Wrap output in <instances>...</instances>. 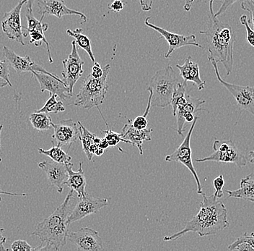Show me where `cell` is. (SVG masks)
Wrapping results in <instances>:
<instances>
[{"label": "cell", "instance_id": "6da1fadb", "mask_svg": "<svg viewBox=\"0 0 254 251\" xmlns=\"http://www.w3.org/2000/svg\"><path fill=\"white\" fill-rule=\"evenodd\" d=\"M198 214L187 222L181 231L164 237V241H175L188 233H196L200 237L214 235L229 227L228 210L225 204L213 195L206 196L202 193Z\"/></svg>", "mask_w": 254, "mask_h": 251}, {"label": "cell", "instance_id": "7a4b0ae2", "mask_svg": "<svg viewBox=\"0 0 254 251\" xmlns=\"http://www.w3.org/2000/svg\"><path fill=\"white\" fill-rule=\"evenodd\" d=\"M214 1L209 0L207 29L199 31V33L205 36L208 57H212L217 63H221L229 76L233 72L234 64L233 50L236 35L229 23H222L214 15Z\"/></svg>", "mask_w": 254, "mask_h": 251}, {"label": "cell", "instance_id": "3957f363", "mask_svg": "<svg viewBox=\"0 0 254 251\" xmlns=\"http://www.w3.org/2000/svg\"><path fill=\"white\" fill-rule=\"evenodd\" d=\"M74 193V190L70 189L63 203L49 217L39 222L31 234L38 237L41 243L51 245L55 251L61 250L66 244L70 201Z\"/></svg>", "mask_w": 254, "mask_h": 251}, {"label": "cell", "instance_id": "277c9868", "mask_svg": "<svg viewBox=\"0 0 254 251\" xmlns=\"http://www.w3.org/2000/svg\"><path fill=\"white\" fill-rule=\"evenodd\" d=\"M110 69L111 65H106L103 68V76L100 79H95L91 74L88 75L82 81L80 90L73 104L87 109L101 105L109 89L107 79Z\"/></svg>", "mask_w": 254, "mask_h": 251}, {"label": "cell", "instance_id": "5b68a950", "mask_svg": "<svg viewBox=\"0 0 254 251\" xmlns=\"http://www.w3.org/2000/svg\"><path fill=\"white\" fill-rule=\"evenodd\" d=\"M179 83L171 65L157 71L150 79L147 88L152 93V106L164 108L170 105L175 88Z\"/></svg>", "mask_w": 254, "mask_h": 251}, {"label": "cell", "instance_id": "8992f818", "mask_svg": "<svg viewBox=\"0 0 254 251\" xmlns=\"http://www.w3.org/2000/svg\"><path fill=\"white\" fill-rule=\"evenodd\" d=\"M214 152L209 157L198 158L196 162L202 163L206 162H222L233 164L239 168L244 167L248 164L247 157L238 149L235 143L231 140L220 141L214 140L212 145Z\"/></svg>", "mask_w": 254, "mask_h": 251}, {"label": "cell", "instance_id": "52a82bcc", "mask_svg": "<svg viewBox=\"0 0 254 251\" xmlns=\"http://www.w3.org/2000/svg\"><path fill=\"white\" fill-rule=\"evenodd\" d=\"M214 68V72L219 82L231 93L241 109L249 112L254 117V86L236 85L226 82L222 79L219 72L218 63L212 57H207Z\"/></svg>", "mask_w": 254, "mask_h": 251}, {"label": "cell", "instance_id": "ba28073f", "mask_svg": "<svg viewBox=\"0 0 254 251\" xmlns=\"http://www.w3.org/2000/svg\"><path fill=\"white\" fill-rule=\"evenodd\" d=\"M198 119V116H196L182 144L175 150L174 153L166 156L165 157V160L168 162H180L183 165H184L190 171L193 177H194L196 187H197V193L201 195L202 194V185H201L197 172H196L194 166H193V161H192L191 147H190V138H191L192 133H193V130H194L195 126H196Z\"/></svg>", "mask_w": 254, "mask_h": 251}, {"label": "cell", "instance_id": "9c48e42d", "mask_svg": "<svg viewBox=\"0 0 254 251\" xmlns=\"http://www.w3.org/2000/svg\"><path fill=\"white\" fill-rule=\"evenodd\" d=\"M71 53L67 58L63 61V70L62 75L64 82L69 88L71 96H72L74 85L83 74L85 62L79 55L75 41H71Z\"/></svg>", "mask_w": 254, "mask_h": 251}, {"label": "cell", "instance_id": "30bf717a", "mask_svg": "<svg viewBox=\"0 0 254 251\" xmlns=\"http://www.w3.org/2000/svg\"><path fill=\"white\" fill-rule=\"evenodd\" d=\"M28 0H22L13 9L5 12L1 21L3 32L9 39L15 40L22 45H25L24 41V26L21 24V10Z\"/></svg>", "mask_w": 254, "mask_h": 251}, {"label": "cell", "instance_id": "8fae6325", "mask_svg": "<svg viewBox=\"0 0 254 251\" xmlns=\"http://www.w3.org/2000/svg\"><path fill=\"white\" fill-rule=\"evenodd\" d=\"M150 19V17H147L144 20V24L160 33L161 35V38H164L168 42V45H169V49L165 55V58H170L175 51L182 48V47H186V46H195V47L202 48V46L200 45L197 40H196L195 35L191 34L190 36H184V35L170 32L164 28H160L158 25L150 23L149 22Z\"/></svg>", "mask_w": 254, "mask_h": 251}, {"label": "cell", "instance_id": "7c38bea8", "mask_svg": "<svg viewBox=\"0 0 254 251\" xmlns=\"http://www.w3.org/2000/svg\"><path fill=\"white\" fill-rule=\"evenodd\" d=\"M68 238L79 251H103L102 238L96 230L82 227L78 231L68 235Z\"/></svg>", "mask_w": 254, "mask_h": 251}, {"label": "cell", "instance_id": "4fadbf2b", "mask_svg": "<svg viewBox=\"0 0 254 251\" xmlns=\"http://www.w3.org/2000/svg\"><path fill=\"white\" fill-rule=\"evenodd\" d=\"M27 22H28V27H24V30H25V33H24V36L26 38L27 36H30V44H34L36 47H41L43 43L47 45L48 52V57H49V63H53V58L52 57V52H51L50 46L49 42L45 37L44 33L47 31L49 28V25L47 23H43L44 16H41L40 20H37L33 16V12H26Z\"/></svg>", "mask_w": 254, "mask_h": 251}, {"label": "cell", "instance_id": "5bb4252c", "mask_svg": "<svg viewBox=\"0 0 254 251\" xmlns=\"http://www.w3.org/2000/svg\"><path fill=\"white\" fill-rule=\"evenodd\" d=\"M108 204L109 201L107 198H94L87 193L86 196L79 198L75 207L71 211L69 217V225L98 212Z\"/></svg>", "mask_w": 254, "mask_h": 251}, {"label": "cell", "instance_id": "9a60e30c", "mask_svg": "<svg viewBox=\"0 0 254 251\" xmlns=\"http://www.w3.org/2000/svg\"><path fill=\"white\" fill-rule=\"evenodd\" d=\"M32 74L39 82L41 92L49 91L50 94H56L63 100L71 97L69 88L63 80L53 73L33 71Z\"/></svg>", "mask_w": 254, "mask_h": 251}, {"label": "cell", "instance_id": "2e32d148", "mask_svg": "<svg viewBox=\"0 0 254 251\" xmlns=\"http://www.w3.org/2000/svg\"><path fill=\"white\" fill-rule=\"evenodd\" d=\"M38 165L47 174L49 185L55 187L59 193H63L64 186L69 177L66 165L51 160L39 162Z\"/></svg>", "mask_w": 254, "mask_h": 251}, {"label": "cell", "instance_id": "e0dca14e", "mask_svg": "<svg viewBox=\"0 0 254 251\" xmlns=\"http://www.w3.org/2000/svg\"><path fill=\"white\" fill-rule=\"evenodd\" d=\"M36 1L41 16L53 15L61 19L66 15H78L84 23L87 22V16L85 14L66 7L64 0H36Z\"/></svg>", "mask_w": 254, "mask_h": 251}, {"label": "cell", "instance_id": "ac0fdd59", "mask_svg": "<svg viewBox=\"0 0 254 251\" xmlns=\"http://www.w3.org/2000/svg\"><path fill=\"white\" fill-rule=\"evenodd\" d=\"M78 124L73 121L71 119L62 120L60 124H54V134L52 138L57 142V146H71L78 139L79 130Z\"/></svg>", "mask_w": 254, "mask_h": 251}, {"label": "cell", "instance_id": "d6986e66", "mask_svg": "<svg viewBox=\"0 0 254 251\" xmlns=\"http://www.w3.org/2000/svg\"><path fill=\"white\" fill-rule=\"evenodd\" d=\"M2 52L8 64L11 65L18 74L26 72L32 73L33 71L49 73V71L41 65L36 64L29 56H20L6 46L3 48Z\"/></svg>", "mask_w": 254, "mask_h": 251}, {"label": "cell", "instance_id": "ffe728a7", "mask_svg": "<svg viewBox=\"0 0 254 251\" xmlns=\"http://www.w3.org/2000/svg\"><path fill=\"white\" fill-rule=\"evenodd\" d=\"M152 128H146L144 130H137L132 125V120L128 119L122 130V138L126 140L128 144L135 146L139 149V154L142 155V144L144 141H150Z\"/></svg>", "mask_w": 254, "mask_h": 251}, {"label": "cell", "instance_id": "44dd1931", "mask_svg": "<svg viewBox=\"0 0 254 251\" xmlns=\"http://www.w3.org/2000/svg\"><path fill=\"white\" fill-rule=\"evenodd\" d=\"M179 70L181 76L184 82H192L197 86L198 89L201 90L205 88L206 82L201 80L200 76L199 67L197 63L192 60L191 57L185 59L184 65H176Z\"/></svg>", "mask_w": 254, "mask_h": 251}, {"label": "cell", "instance_id": "7402d4cb", "mask_svg": "<svg viewBox=\"0 0 254 251\" xmlns=\"http://www.w3.org/2000/svg\"><path fill=\"white\" fill-rule=\"evenodd\" d=\"M205 102V100L199 98H193L188 94L187 103L184 105L178 107L176 117V122H177V133L180 136H184V125L186 122L184 115L187 113L195 114L198 111L204 110L201 106Z\"/></svg>", "mask_w": 254, "mask_h": 251}, {"label": "cell", "instance_id": "603a6c76", "mask_svg": "<svg viewBox=\"0 0 254 251\" xmlns=\"http://www.w3.org/2000/svg\"><path fill=\"white\" fill-rule=\"evenodd\" d=\"M66 169L69 173V177L66 181V185L76 192L79 198L86 196V179L82 168V162H79V168L77 171L73 170V165L71 163L66 164Z\"/></svg>", "mask_w": 254, "mask_h": 251}, {"label": "cell", "instance_id": "cb8c5ba5", "mask_svg": "<svg viewBox=\"0 0 254 251\" xmlns=\"http://www.w3.org/2000/svg\"><path fill=\"white\" fill-rule=\"evenodd\" d=\"M230 198L244 199L254 202V174H250L241 179L240 188L236 190H226Z\"/></svg>", "mask_w": 254, "mask_h": 251}, {"label": "cell", "instance_id": "d4e9b609", "mask_svg": "<svg viewBox=\"0 0 254 251\" xmlns=\"http://www.w3.org/2000/svg\"><path fill=\"white\" fill-rule=\"evenodd\" d=\"M66 33L71 37L74 38L76 44L80 47L81 49L85 50L87 55L90 57V60L93 63H95L94 55H93V50H92L91 41L89 39L86 35L82 33V28H76L75 30H66Z\"/></svg>", "mask_w": 254, "mask_h": 251}, {"label": "cell", "instance_id": "484cf974", "mask_svg": "<svg viewBox=\"0 0 254 251\" xmlns=\"http://www.w3.org/2000/svg\"><path fill=\"white\" fill-rule=\"evenodd\" d=\"M29 120L33 128L39 132L47 131L53 128L52 117L45 112H34L30 115Z\"/></svg>", "mask_w": 254, "mask_h": 251}, {"label": "cell", "instance_id": "4316f807", "mask_svg": "<svg viewBox=\"0 0 254 251\" xmlns=\"http://www.w3.org/2000/svg\"><path fill=\"white\" fill-rule=\"evenodd\" d=\"M38 152L40 154L47 156L51 160L58 162V163L64 164V165L71 163V157L66 152H65L60 146L53 145L51 149H48V150H44L40 148L38 149Z\"/></svg>", "mask_w": 254, "mask_h": 251}, {"label": "cell", "instance_id": "83f0119b", "mask_svg": "<svg viewBox=\"0 0 254 251\" xmlns=\"http://www.w3.org/2000/svg\"><path fill=\"white\" fill-rule=\"evenodd\" d=\"M187 82H179L175 88L171 99V105L173 109V115L176 116V110L178 107L184 105L187 101Z\"/></svg>", "mask_w": 254, "mask_h": 251}, {"label": "cell", "instance_id": "f1b7e54d", "mask_svg": "<svg viewBox=\"0 0 254 251\" xmlns=\"http://www.w3.org/2000/svg\"><path fill=\"white\" fill-rule=\"evenodd\" d=\"M77 124L79 126V138L81 143H82V149H83L84 153L86 155L89 161H91L93 160V156L90 154V152H89V148H90L91 144H93V140L96 136L92 133L91 132L89 131L85 126L82 125L80 122H77Z\"/></svg>", "mask_w": 254, "mask_h": 251}, {"label": "cell", "instance_id": "f546056e", "mask_svg": "<svg viewBox=\"0 0 254 251\" xmlns=\"http://www.w3.org/2000/svg\"><path fill=\"white\" fill-rule=\"evenodd\" d=\"M50 97L47 100L44 106L41 109L34 111L36 112H45V113L58 114L60 112H63L65 111V107L64 106L63 101H57V97L58 96L53 93H51Z\"/></svg>", "mask_w": 254, "mask_h": 251}, {"label": "cell", "instance_id": "4dcf8cb0", "mask_svg": "<svg viewBox=\"0 0 254 251\" xmlns=\"http://www.w3.org/2000/svg\"><path fill=\"white\" fill-rule=\"evenodd\" d=\"M106 125H107L108 129L105 130V131L101 132L105 133L104 138L107 140L110 147H115V146L118 145L120 142H125L128 144L126 140L122 138V133H116V132L113 131L112 130L109 129V125H108L107 123H106Z\"/></svg>", "mask_w": 254, "mask_h": 251}, {"label": "cell", "instance_id": "1f68e13d", "mask_svg": "<svg viewBox=\"0 0 254 251\" xmlns=\"http://www.w3.org/2000/svg\"><path fill=\"white\" fill-rule=\"evenodd\" d=\"M240 22L241 24L244 25L246 30V39L248 43L254 48V30L251 28L248 17L245 15H241L240 17Z\"/></svg>", "mask_w": 254, "mask_h": 251}, {"label": "cell", "instance_id": "d6a6232c", "mask_svg": "<svg viewBox=\"0 0 254 251\" xmlns=\"http://www.w3.org/2000/svg\"><path fill=\"white\" fill-rule=\"evenodd\" d=\"M225 179H224V176L222 174L217 176L215 179H214L212 182V185L215 192H214V195H216L217 198L220 199L222 198L224 195L223 187L225 185Z\"/></svg>", "mask_w": 254, "mask_h": 251}, {"label": "cell", "instance_id": "836d02e7", "mask_svg": "<svg viewBox=\"0 0 254 251\" xmlns=\"http://www.w3.org/2000/svg\"><path fill=\"white\" fill-rule=\"evenodd\" d=\"M241 8L250 13L251 18L249 22L254 30V0H244L241 3Z\"/></svg>", "mask_w": 254, "mask_h": 251}, {"label": "cell", "instance_id": "e575fe53", "mask_svg": "<svg viewBox=\"0 0 254 251\" xmlns=\"http://www.w3.org/2000/svg\"><path fill=\"white\" fill-rule=\"evenodd\" d=\"M11 250L13 251H31L34 249L24 240H17L11 245Z\"/></svg>", "mask_w": 254, "mask_h": 251}, {"label": "cell", "instance_id": "d590c367", "mask_svg": "<svg viewBox=\"0 0 254 251\" xmlns=\"http://www.w3.org/2000/svg\"><path fill=\"white\" fill-rule=\"evenodd\" d=\"M9 65L7 61L0 60V78L4 79L8 83L9 86H12V84L9 80Z\"/></svg>", "mask_w": 254, "mask_h": 251}, {"label": "cell", "instance_id": "8d00e7d4", "mask_svg": "<svg viewBox=\"0 0 254 251\" xmlns=\"http://www.w3.org/2000/svg\"><path fill=\"white\" fill-rule=\"evenodd\" d=\"M243 1H244V0H222L221 6H220V9L217 11V12L214 13V15L216 17L220 16L222 14L225 13L235 3Z\"/></svg>", "mask_w": 254, "mask_h": 251}, {"label": "cell", "instance_id": "74e56055", "mask_svg": "<svg viewBox=\"0 0 254 251\" xmlns=\"http://www.w3.org/2000/svg\"><path fill=\"white\" fill-rule=\"evenodd\" d=\"M109 8L114 12H120L125 8V4L122 0H114L110 4H109Z\"/></svg>", "mask_w": 254, "mask_h": 251}, {"label": "cell", "instance_id": "f35d334b", "mask_svg": "<svg viewBox=\"0 0 254 251\" xmlns=\"http://www.w3.org/2000/svg\"><path fill=\"white\" fill-rule=\"evenodd\" d=\"M103 75V68H101V65L98 63H94L92 68L91 76L95 79H100Z\"/></svg>", "mask_w": 254, "mask_h": 251}, {"label": "cell", "instance_id": "ab89813d", "mask_svg": "<svg viewBox=\"0 0 254 251\" xmlns=\"http://www.w3.org/2000/svg\"><path fill=\"white\" fill-rule=\"evenodd\" d=\"M143 11H150L152 7L154 0H139Z\"/></svg>", "mask_w": 254, "mask_h": 251}, {"label": "cell", "instance_id": "60d3db41", "mask_svg": "<svg viewBox=\"0 0 254 251\" xmlns=\"http://www.w3.org/2000/svg\"><path fill=\"white\" fill-rule=\"evenodd\" d=\"M4 230L0 228V251H8V249L4 248V244L7 242V238L3 235Z\"/></svg>", "mask_w": 254, "mask_h": 251}, {"label": "cell", "instance_id": "b9f144b4", "mask_svg": "<svg viewBox=\"0 0 254 251\" xmlns=\"http://www.w3.org/2000/svg\"><path fill=\"white\" fill-rule=\"evenodd\" d=\"M7 195L10 196H27L25 193H11V192L4 191V190H0V202L1 201V195Z\"/></svg>", "mask_w": 254, "mask_h": 251}, {"label": "cell", "instance_id": "7bdbcfd3", "mask_svg": "<svg viewBox=\"0 0 254 251\" xmlns=\"http://www.w3.org/2000/svg\"><path fill=\"white\" fill-rule=\"evenodd\" d=\"M194 0H185V4H184V8L187 12H190V9L193 7Z\"/></svg>", "mask_w": 254, "mask_h": 251}, {"label": "cell", "instance_id": "ee69618b", "mask_svg": "<svg viewBox=\"0 0 254 251\" xmlns=\"http://www.w3.org/2000/svg\"><path fill=\"white\" fill-rule=\"evenodd\" d=\"M195 117H196V116L193 113H187L184 115V119H185L187 122H193Z\"/></svg>", "mask_w": 254, "mask_h": 251}, {"label": "cell", "instance_id": "f6af8a7d", "mask_svg": "<svg viewBox=\"0 0 254 251\" xmlns=\"http://www.w3.org/2000/svg\"><path fill=\"white\" fill-rule=\"evenodd\" d=\"M36 0H28L26 4V8L29 12H33V7L34 3L36 2Z\"/></svg>", "mask_w": 254, "mask_h": 251}, {"label": "cell", "instance_id": "bcb514c9", "mask_svg": "<svg viewBox=\"0 0 254 251\" xmlns=\"http://www.w3.org/2000/svg\"><path fill=\"white\" fill-rule=\"evenodd\" d=\"M99 146L100 147H101L102 149H104V150L105 149L110 147L109 143H108L107 140H106L105 138H102V140H101V144H100Z\"/></svg>", "mask_w": 254, "mask_h": 251}, {"label": "cell", "instance_id": "7dc6e473", "mask_svg": "<svg viewBox=\"0 0 254 251\" xmlns=\"http://www.w3.org/2000/svg\"><path fill=\"white\" fill-rule=\"evenodd\" d=\"M99 147V146L96 145V144H93L90 145V148H89V152H90V154L94 156L95 152H96L98 148Z\"/></svg>", "mask_w": 254, "mask_h": 251}, {"label": "cell", "instance_id": "c3c4849f", "mask_svg": "<svg viewBox=\"0 0 254 251\" xmlns=\"http://www.w3.org/2000/svg\"><path fill=\"white\" fill-rule=\"evenodd\" d=\"M247 157L248 162L254 165V152H250L246 155Z\"/></svg>", "mask_w": 254, "mask_h": 251}, {"label": "cell", "instance_id": "681fc988", "mask_svg": "<svg viewBox=\"0 0 254 251\" xmlns=\"http://www.w3.org/2000/svg\"><path fill=\"white\" fill-rule=\"evenodd\" d=\"M7 85H9L7 81L0 78V88H4V87L7 86Z\"/></svg>", "mask_w": 254, "mask_h": 251}, {"label": "cell", "instance_id": "f907efd6", "mask_svg": "<svg viewBox=\"0 0 254 251\" xmlns=\"http://www.w3.org/2000/svg\"><path fill=\"white\" fill-rule=\"evenodd\" d=\"M103 153H104V149L99 146L98 149H97L96 152H95V155L101 157V156L103 155Z\"/></svg>", "mask_w": 254, "mask_h": 251}, {"label": "cell", "instance_id": "816d5d0a", "mask_svg": "<svg viewBox=\"0 0 254 251\" xmlns=\"http://www.w3.org/2000/svg\"><path fill=\"white\" fill-rule=\"evenodd\" d=\"M3 129V125L1 124L0 125V154H1V130ZM1 162H2V159H1V155H0V165H1Z\"/></svg>", "mask_w": 254, "mask_h": 251}, {"label": "cell", "instance_id": "f5cc1de1", "mask_svg": "<svg viewBox=\"0 0 254 251\" xmlns=\"http://www.w3.org/2000/svg\"><path fill=\"white\" fill-rule=\"evenodd\" d=\"M101 140H102V138L97 137V136H95V137L94 138V140H93V144L99 146L100 144H101Z\"/></svg>", "mask_w": 254, "mask_h": 251}, {"label": "cell", "instance_id": "db71d44e", "mask_svg": "<svg viewBox=\"0 0 254 251\" xmlns=\"http://www.w3.org/2000/svg\"><path fill=\"white\" fill-rule=\"evenodd\" d=\"M251 235H254V233H251Z\"/></svg>", "mask_w": 254, "mask_h": 251}]
</instances>
